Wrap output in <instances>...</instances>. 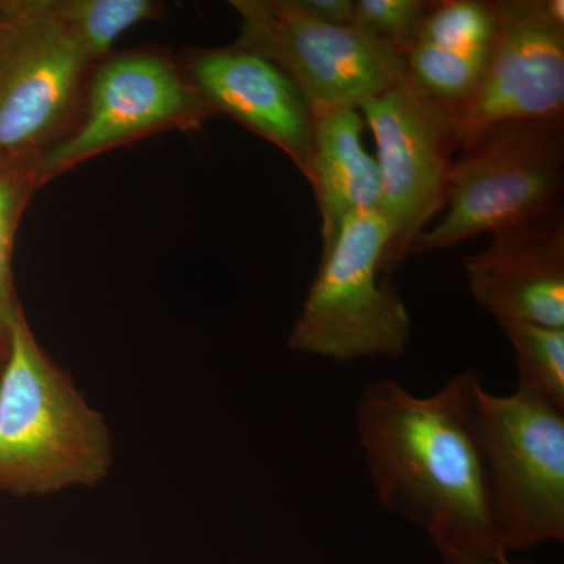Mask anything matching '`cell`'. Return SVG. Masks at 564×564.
<instances>
[{
	"mask_svg": "<svg viewBox=\"0 0 564 564\" xmlns=\"http://www.w3.org/2000/svg\"><path fill=\"white\" fill-rule=\"evenodd\" d=\"M474 370L432 395L395 381H370L356 406V432L378 500L422 527L434 547L500 558L488 478L475 426Z\"/></svg>",
	"mask_w": 564,
	"mask_h": 564,
	"instance_id": "1",
	"label": "cell"
},
{
	"mask_svg": "<svg viewBox=\"0 0 564 564\" xmlns=\"http://www.w3.org/2000/svg\"><path fill=\"white\" fill-rule=\"evenodd\" d=\"M0 369V492L50 496L93 488L113 464L104 415L44 351L21 303L7 318Z\"/></svg>",
	"mask_w": 564,
	"mask_h": 564,
	"instance_id": "2",
	"label": "cell"
},
{
	"mask_svg": "<svg viewBox=\"0 0 564 564\" xmlns=\"http://www.w3.org/2000/svg\"><path fill=\"white\" fill-rule=\"evenodd\" d=\"M392 232L381 212L348 218L321 265L289 348L337 362L402 358L410 347L411 315L395 285L383 280Z\"/></svg>",
	"mask_w": 564,
	"mask_h": 564,
	"instance_id": "3",
	"label": "cell"
},
{
	"mask_svg": "<svg viewBox=\"0 0 564 564\" xmlns=\"http://www.w3.org/2000/svg\"><path fill=\"white\" fill-rule=\"evenodd\" d=\"M96 66L57 0L0 2V163H40L69 135Z\"/></svg>",
	"mask_w": 564,
	"mask_h": 564,
	"instance_id": "4",
	"label": "cell"
},
{
	"mask_svg": "<svg viewBox=\"0 0 564 564\" xmlns=\"http://www.w3.org/2000/svg\"><path fill=\"white\" fill-rule=\"evenodd\" d=\"M563 131L507 122L470 140L452 162L447 212L415 239L410 254L448 250L562 210Z\"/></svg>",
	"mask_w": 564,
	"mask_h": 564,
	"instance_id": "5",
	"label": "cell"
},
{
	"mask_svg": "<svg viewBox=\"0 0 564 564\" xmlns=\"http://www.w3.org/2000/svg\"><path fill=\"white\" fill-rule=\"evenodd\" d=\"M475 426L505 551L564 538V411L516 388L478 386Z\"/></svg>",
	"mask_w": 564,
	"mask_h": 564,
	"instance_id": "6",
	"label": "cell"
},
{
	"mask_svg": "<svg viewBox=\"0 0 564 564\" xmlns=\"http://www.w3.org/2000/svg\"><path fill=\"white\" fill-rule=\"evenodd\" d=\"M237 46L262 55L291 77L314 115L359 110L408 77L402 55L355 25L307 17L296 0H231Z\"/></svg>",
	"mask_w": 564,
	"mask_h": 564,
	"instance_id": "7",
	"label": "cell"
},
{
	"mask_svg": "<svg viewBox=\"0 0 564 564\" xmlns=\"http://www.w3.org/2000/svg\"><path fill=\"white\" fill-rule=\"evenodd\" d=\"M210 117L180 58L154 47L111 54L93 70L76 128L41 159V185L152 133L195 131Z\"/></svg>",
	"mask_w": 564,
	"mask_h": 564,
	"instance_id": "8",
	"label": "cell"
},
{
	"mask_svg": "<svg viewBox=\"0 0 564 564\" xmlns=\"http://www.w3.org/2000/svg\"><path fill=\"white\" fill-rule=\"evenodd\" d=\"M499 32L469 101L451 111L455 151L507 122L564 124L563 0H496Z\"/></svg>",
	"mask_w": 564,
	"mask_h": 564,
	"instance_id": "9",
	"label": "cell"
},
{
	"mask_svg": "<svg viewBox=\"0 0 564 564\" xmlns=\"http://www.w3.org/2000/svg\"><path fill=\"white\" fill-rule=\"evenodd\" d=\"M359 110L377 144L380 212L392 232L383 272L391 274L445 207L456 152L451 117L408 77Z\"/></svg>",
	"mask_w": 564,
	"mask_h": 564,
	"instance_id": "10",
	"label": "cell"
},
{
	"mask_svg": "<svg viewBox=\"0 0 564 564\" xmlns=\"http://www.w3.org/2000/svg\"><path fill=\"white\" fill-rule=\"evenodd\" d=\"M180 62L212 113L228 115L280 148L311 181L314 113L291 77L237 44L188 50Z\"/></svg>",
	"mask_w": 564,
	"mask_h": 564,
	"instance_id": "11",
	"label": "cell"
},
{
	"mask_svg": "<svg viewBox=\"0 0 564 564\" xmlns=\"http://www.w3.org/2000/svg\"><path fill=\"white\" fill-rule=\"evenodd\" d=\"M484 250L464 259L469 292L499 323L564 328V220L547 217L489 234Z\"/></svg>",
	"mask_w": 564,
	"mask_h": 564,
	"instance_id": "12",
	"label": "cell"
},
{
	"mask_svg": "<svg viewBox=\"0 0 564 564\" xmlns=\"http://www.w3.org/2000/svg\"><path fill=\"white\" fill-rule=\"evenodd\" d=\"M358 110L314 115L313 185L322 218V252L328 251L345 221L381 210L380 173L362 143Z\"/></svg>",
	"mask_w": 564,
	"mask_h": 564,
	"instance_id": "13",
	"label": "cell"
},
{
	"mask_svg": "<svg viewBox=\"0 0 564 564\" xmlns=\"http://www.w3.org/2000/svg\"><path fill=\"white\" fill-rule=\"evenodd\" d=\"M489 55L491 51H454L415 43L403 58L408 79L451 113L477 90Z\"/></svg>",
	"mask_w": 564,
	"mask_h": 564,
	"instance_id": "14",
	"label": "cell"
},
{
	"mask_svg": "<svg viewBox=\"0 0 564 564\" xmlns=\"http://www.w3.org/2000/svg\"><path fill=\"white\" fill-rule=\"evenodd\" d=\"M58 11L95 63L113 54V44L141 22L162 20L166 6L155 0H57Z\"/></svg>",
	"mask_w": 564,
	"mask_h": 564,
	"instance_id": "15",
	"label": "cell"
},
{
	"mask_svg": "<svg viewBox=\"0 0 564 564\" xmlns=\"http://www.w3.org/2000/svg\"><path fill=\"white\" fill-rule=\"evenodd\" d=\"M514 350L518 388L564 411V328L499 323Z\"/></svg>",
	"mask_w": 564,
	"mask_h": 564,
	"instance_id": "16",
	"label": "cell"
},
{
	"mask_svg": "<svg viewBox=\"0 0 564 564\" xmlns=\"http://www.w3.org/2000/svg\"><path fill=\"white\" fill-rule=\"evenodd\" d=\"M497 32L496 2L437 0L429 3L415 43L454 51H491Z\"/></svg>",
	"mask_w": 564,
	"mask_h": 564,
	"instance_id": "17",
	"label": "cell"
},
{
	"mask_svg": "<svg viewBox=\"0 0 564 564\" xmlns=\"http://www.w3.org/2000/svg\"><path fill=\"white\" fill-rule=\"evenodd\" d=\"M41 188L40 163H0V326L20 302L14 292L11 258L25 207Z\"/></svg>",
	"mask_w": 564,
	"mask_h": 564,
	"instance_id": "18",
	"label": "cell"
},
{
	"mask_svg": "<svg viewBox=\"0 0 564 564\" xmlns=\"http://www.w3.org/2000/svg\"><path fill=\"white\" fill-rule=\"evenodd\" d=\"M429 3L426 0H355L352 25L404 57L417 40Z\"/></svg>",
	"mask_w": 564,
	"mask_h": 564,
	"instance_id": "19",
	"label": "cell"
},
{
	"mask_svg": "<svg viewBox=\"0 0 564 564\" xmlns=\"http://www.w3.org/2000/svg\"><path fill=\"white\" fill-rule=\"evenodd\" d=\"M300 9L323 24L348 28L355 20V0H296Z\"/></svg>",
	"mask_w": 564,
	"mask_h": 564,
	"instance_id": "20",
	"label": "cell"
},
{
	"mask_svg": "<svg viewBox=\"0 0 564 564\" xmlns=\"http://www.w3.org/2000/svg\"><path fill=\"white\" fill-rule=\"evenodd\" d=\"M441 558L445 564H516L508 560V556L500 558H489V556H474L462 554V552L452 551V549H437Z\"/></svg>",
	"mask_w": 564,
	"mask_h": 564,
	"instance_id": "21",
	"label": "cell"
},
{
	"mask_svg": "<svg viewBox=\"0 0 564 564\" xmlns=\"http://www.w3.org/2000/svg\"><path fill=\"white\" fill-rule=\"evenodd\" d=\"M7 350H9V333L7 328L0 326V362L6 361Z\"/></svg>",
	"mask_w": 564,
	"mask_h": 564,
	"instance_id": "22",
	"label": "cell"
},
{
	"mask_svg": "<svg viewBox=\"0 0 564 564\" xmlns=\"http://www.w3.org/2000/svg\"><path fill=\"white\" fill-rule=\"evenodd\" d=\"M2 364H3V362H0V369H2Z\"/></svg>",
	"mask_w": 564,
	"mask_h": 564,
	"instance_id": "23",
	"label": "cell"
},
{
	"mask_svg": "<svg viewBox=\"0 0 564 564\" xmlns=\"http://www.w3.org/2000/svg\"><path fill=\"white\" fill-rule=\"evenodd\" d=\"M0 2H2V0H0Z\"/></svg>",
	"mask_w": 564,
	"mask_h": 564,
	"instance_id": "24",
	"label": "cell"
}]
</instances>
